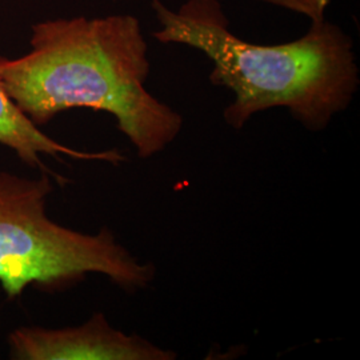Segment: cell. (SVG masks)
Returning <instances> with one entry per match:
<instances>
[{"instance_id":"1","label":"cell","mask_w":360,"mask_h":360,"mask_svg":"<svg viewBox=\"0 0 360 360\" xmlns=\"http://www.w3.org/2000/svg\"><path fill=\"white\" fill-rule=\"evenodd\" d=\"M30 44L20 58L0 56V83L37 126L74 108L107 112L142 159L178 138L183 116L146 89L151 65L135 16L40 22Z\"/></svg>"},{"instance_id":"2","label":"cell","mask_w":360,"mask_h":360,"mask_svg":"<svg viewBox=\"0 0 360 360\" xmlns=\"http://www.w3.org/2000/svg\"><path fill=\"white\" fill-rule=\"evenodd\" d=\"M151 4L159 23L154 38L205 53L211 83L233 94L223 117L236 131L259 112L285 108L304 129L319 132L354 101V43L326 19L311 23L302 38L266 46L236 37L218 0H187L175 11L160 0Z\"/></svg>"},{"instance_id":"3","label":"cell","mask_w":360,"mask_h":360,"mask_svg":"<svg viewBox=\"0 0 360 360\" xmlns=\"http://www.w3.org/2000/svg\"><path fill=\"white\" fill-rule=\"evenodd\" d=\"M52 178L49 172L30 179L0 171V285L7 299L23 295L30 285L50 294L67 291L90 274L126 292L153 283L154 264L134 257L111 230L83 233L49 217Z\"/></svg>"},{"instance_id":"4","label":"cell","mask_w":360,"mask_h":360,"mask_svg":"<svg viewBox=\"0 0 360 360\" xmlns=\"http://www.w3.org/2000/svg\"><path fill=\"white\" fill-rule=\"evenodd\" d=\"M13 360H174L176 354L139 335L114 328L103 312L87 322L65 328L22 326L10 333Z\"/></svg>"},{"instance_id":"5","label":"cell","mask_w":360,"mask_h":360,"mask_svg":"<svg viewBox=\"0 0 360 360\" xmlns=\"http://www.w3.org/2000/svg\"><path fill=\"white\" fill-rule=\"evenodd\" d=\"M0 144L13 150L28 167L39 168L49 172L56 183L65 186L67 179L52 172L44 166L41 156L49 155L56 159L67 156L83 162H103L117 166L126 160L117 150L107 151H80L62 144L40 131L28 116L16 105L0 83Z\"/></svg>"},{"instance_id":"6","label":"cell","mask_w":360,"mask_h":360,"mask_svg":"<svg viewBox=\"0 0 360 360\" xmlns=\"http://www.w3.org/2000/svg\"><path fill=\"white\" fill-rule=\"evenodd\" d=\"M269 3L276 7H282L288 11L299 13L309 19L311 23L326 19V11L330 0H257Z\"/></svg>"}]
</instances>
